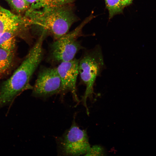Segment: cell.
Masks as SVG:
<instances>
[{"label": "cell", "instance_id": "9c48e42d", "mask_svg": "<svg viewBox=\"0 0 156 156\" xmlns=\"http://www.w3.org/2000/svg\"><path fill=\"white\" fill-rule=\"evenodd\" d=\"M18 32L13 30H8L0 34V48L9 51L14 52L16 47V37Z\"/></svg>", "mask_w": 156, "mask_h": 156}, {"label": "cell", "instance_id": "52a82bcc", "mask_svg": "<svg viewBox=\"0 0 156 156\" xmlns=\"http://www.w3.org/2000/svg\"><path fill=\"white\" fill-rule=\"evenodd\" d=\"M79 61V59L75 58L70 61L60 63L56 68L61 79V96L63 98L66 93L70 92L74 101L77 104L79 102L76 88Z\"/></svg>", "mask_w": 156, "mask_h": 156}, {"label": "cell", "instance_id": "30bf717a", "mask_svg": "<svg viewBox=\"0 0 156 156\" xmlns=\"http://www.w3.org/2000/svg\"><path fill=\"white\" fill-rule=\"evenodd\" d=\"M14 59V52L0 48V77L9 71L12 66Z\"/></svg>", "mask_w": 156, "mask_h": 156}, {"label": "cell", "instance_id": "7c38bea8", "mask_svg": "<svg viewBox=\"0 0 156 156\" xmlns=\"http://www.w3.org/2000/svg\"><path fill=\"white\" fill-rule=\"evenodd\" d=\"M17 14L23 15L30 8L24 0H5Z\"/></svg>", "mask_w": 156, "mask_h": 156}, {"label": "cell", "instance_id": "9a60e30c", "mask_svg": "<svg viewBox=\"0 0 156 156\" xmlns=\"http://www.w3.org/2000/svg\"><path fill=\"white\" fill-rule=\"evenodd\" d=\"M133 0H120V4L122 8L124 9L131 4Z\"/></svg>", "mask_w": 156, "mask_h": 156}, {"label": "cell", "instance_id": "7a4b0ae2", "mask_svg": "<svg viewBox=\"0 0 156 156\" xmlns=\"http://www.w3.org/2000/svg\"><path fill=\"white\" fill-rule=\"evenodd\" d=\"M24 15L31 25L40 28L50 34L54 41L67 33L71 25L78 20L72 4L61 6L38 9L29 8Z\"/></svg>", "mask_w": 156, "mask_h": 156}, {"label": "cell", "instance_id": "2e32d148", "mask_svg": "<svg viewBox=\"0 0 156 156\" xmlns=\"http://www.w3.org/2000/svg\"><path fill=\"white\" fill-rule=\"evenodd\" d=\"M24 1L30 6L35 3L37 0H24Z\"/></svg>", "mask_w": 156, "mask_h": 156}, {"label": "cell", "instance_id": "6da1fadb", "mask_svg": "<svg viewBox=\"0 0 156 156\" xmlns=\"http://www.w3.org/2000/svg\"><path fill=\"white\" fill-rule=\"evenodd\" d=\"M47 36L42 32L21 65L0 88V107L11 102L25 90H32L31 78L43 57V42Z\"/></svg>", "mask_w": 156, "mask_h": 156}, {"label": "cell", "instance_id": "8992f818", "mask_svg": "<svg viewBox=\"0 0 156 156\" xmlns=\"http://www.w3.org/2000/svg\"><path fill=\"white\" fill-rule=\"evenodd\" d=\"M32 90L33 96L43 100L56 94L61 95V79L56 68H41Z\"/></svg>", "mask_w": 156, "mask_h": 156}, {"label": "cell", "instance_id": "5b68a950", "mask_svg": "<svg viewBox=\"0 0 156 156\" xmlns=\"http://www.w3.org/2000/svg\"><path fill=\"white\" fill-rule=\"evenodd\" d=\"M74 117L70 127L56 138L58 155H85L90 148L86 130L80 128Z\"/></svg>", "mask_w": 156, "mask_h": 156}, {"label": "cell", "instance_id": "5bb4252c", "mask_svg": "<svg viewBox=\"0 0 156 156\" xmlns=\"http://www.w3.org/2000/svg\"><path fill=\"white\" fill-rule=\"evenodd\" d=\"M105 152L103 148L101 146L95 145L90 148L86 156H101L104 155Z\"/></svg>", "mask_w": 156, "mask_h": 156}, {"label": "cell", "instance_id": "ba28073f", "mask_svg": "<svg viewBox=\"0 0 156 156\" xmlns=\"http://www.w3.org/2000/svg\"><path fill=\"white\" fill-rule=\"evenodd\" d=\"M31 26L29 20L25 15L12 12L0 5V34L8 30H13L28 34Z\"/></svg>", "mask_w": 156, "mask_h": 156}, {"label": "cell", "instance_id": "277c9868", "mask_svg": "<svg viewBox=\"0 0 156 156\" xmlns=\"http://www.w3.org/2000/svg\"><path fill=\"white\" fill-rule=\"evenodd\" d=\"M91 14L72 31L54 40L49 46L48 60L53 63L70 61L75 58L77 53L83 49L77 39L81 35L84 26L93 18Z\"/></svg>", "mask_w": 156, "mask_h": 156}, {"label": "cell", "instance_id": "3957f363", "mask_svg": "<svg viewBox=\"0 0 156 156\" xmlns=\"http://www.w3.org/2000/svg\"><path fill=\"white\" fill-rule=\"evenodd\" d=\"M105 66L101 48L99 45L85 51L79 59V74L81 81L86 87L81 101L88 114L89 112L86 104L87 99L92 100L93 99L94 94L93 88L94 83Z\"/></svg>", "mask_w": 156, "mask_h": 156}, {"label": "cell", "instance_id": "8fae6325", "mask_svg": "<svg viewBox=\"0 0 156 156\" xmlns=\"http://www.w3.org/2000/svg\"><path fill=\"white\" fill-rule=\"evenodd\" d=\"M76 0H37L30 8L38 9L53 8L72 4Z\"/></svg>", "mask_w": 156, "mask_h": 156}, {"label": "cell", "instance_id": "4fadbf2b", "mask_svg": "<svg viewBox=\"0 0 156 156\" xmlns=\"http://www.w3.org/2000/svg\"><path fill=\"white\" fill-rule=\"evenodd\" d=\"M106 7L109 12V18L122 13L123 8L120 4V0H104Z\"/></svg>", "mask_w": 156, "mask_h": 156}]
</instances>
